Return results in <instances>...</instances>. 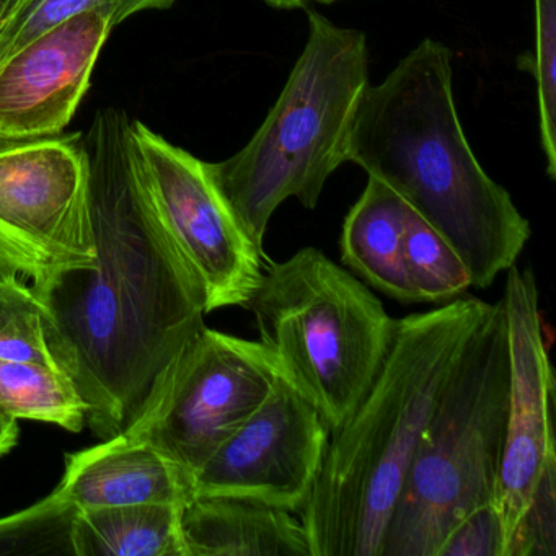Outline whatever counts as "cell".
Wrapping results in <instances>:
<instances>
[{
  "label": "cell",
  "mask_w": 556,
  "mask_h": 556,
  "mask_svg": "<svg viewBox=\"0 0 556 556\" xmlns=\"http://www.w3.org/2000/svg\"><path fill=\"white\" fill-rule=\"evenodd\" d=\"M409 206L379 178L369 177L366 190L343 224L341 262L367 286L387 298L412 304V286L403 266V237Z\"/></svg>",
  "instance_id": "cell-15"
},
{
  "label": "cell",
  "mask_w": 556,
  "mask_h": 556,
  "mask_svg": "<svg viewBox=\"0 0 556 556\" xmlns=\"http://www.w3.org/2000/svg\"><path fill=\"white\" fill-rule=\"evenodd\" d=\"M15 4V0H0V24L4 22V18L8 17L9 12H11L12 5Z\"/></svg>",
  "instance_id": "cell-27"
},
{
  "label": "cell",
  "mask_w": 556,
  "mask_h": 556,
  "mask_svg": "<svg viewBox=\"0 0 556 556\" xmlns=\"http://www.w3.org/2000/svg\"><path fill=\"white\" fill-rule=\"evenodd\" d=\"M348 162L396 191L458 253L471 288L516 265L532 229L475 157L455 109L452 53L426 38L357 105Z\"/></svg>",
  "instance_id": "cell-2"
},
{
  "label": "cell",
  "mask_w": 556,
  "mask_h": 556,
  "mask_svg": "<svg viewBox=\"0 0 556 556\" xmlns=\"http://www.w3.org/2000/svg\"><path fill=\"white\" fill-rule=\"evenodd\" d=\"M311 2H320V4H331V2H337V0H311Z\"/></svg>",
  "instance_id": "cell-28"
},
{
  "label": "cell",
  "mask_w": 556,
  "mask_h": 556,
  "mask_svg": "<svg viewBox=\"0 0 556 556\" xmlns=\"http://www.w3.org/2000/svg\"><path fill=\"white\" fill-rule=\"evenodd\" d=\"M185 504L144 503L79 509L73 522L76 556H188Z\"/></svg>",
  "instance_id": "cell-16"
},
{
  "label": "cell",
  "mask_w": 556,
  "mask_h": 556,
  "mask_svg": "<svg viewBox=\"0 0 556 556\" xmlns=\"http://www.w3.org/2000/svg\"><path fill=\"white\" fill-rule=\"evenodd\" d=\"M438 556H504V535L493 503L465 517L442 543Z\"/></svg>",
  "instance_id": "cell-24"
},
{
  "label": "cell",
  "mask_w": 556,
  "mask_h": 556,
  "mask_svg": "<svg viewBox=\"0 0 556 556\" xmlns=\"http://www.w3.org/2000/svg\"><path fill=\"white\" fill-rule=\"evenodd\" d=\"M18 425L17 419L9 418V416L0 413V455H5L17 445Z\"/></svg>",
  "instance_id": "cell-25"
},
{
  "label": "cell",
  "mask_w": 556,
  "mask_h": 556,
  "mask_svg": "<svg viewBox=\"0 0 556 556\" xmlns=\"http://www.w3.org/2000/svg\"><path fill=\"white\" fill-rule=\"evenodd\" d=\"M113 25L83 14L34 38L0 63V141L60 136L90 87Z\"/></svg>",
  "instance_id": "cell-12"
},
{
  "label": "cell",
  "mask_w": 556,
  "mask_h": 556,
  "mask_svg": "<svg viewBox=\"0 0 556 556\" xmlns=\"http://www.w3.org/2000/svg\"><path fill=\"white\" fill-rule=\"evenodd\" d=\"M181 527L188 556H311L294 513L242 497H190Z\"/></svg>",
  "instance_id": "cell-14"
},
{
  "label": "cell",
  "mask_w": 556,
  "mask_h": 556,
  "mask_svg": "<svg viewBox=\"0 0 556 556\" xmlns=\"http://www.w3.org/2000/svg\"><path fill=\"white\" fill-rule=\"evenodd\" d=\"M403 266L419 304H444L471 288L470 273L458 253L412 207L403 237Z\"/></svg>",
  "instance_id": "cell-18"
},
{
  "label": "cell",
  "mask_w": 556,
  "mask_h": 556,
  "mask_svg": "<svg viewBox=\"0 0 556 556\" xmlns=\"http://www.w3.org/2000/svg\"><path fill=\"white\" fill-rule=\"evenodd\" d=\"M243 308L279 374L330 432L356 412L395 334V318L366 282L314 247L269 263Z\"/></svg>",
  "instance_id": "cell-5"
},
{
  "label": "cell",
  "mask_w": 556,
  "mask_h": 556,
  "mask_svg": "<svg viewBox=\"0 0 556 556\" xmlns=\"http://www.w3.org/2000/svg\"><path fill=\"white\" fill-rule=\"evenodd\" d=\"M490 307L462 295L396 320L376 380L331 432L311 500L299 514L311 556H382L422 432Z\"/></svg>",
  "instance_id": "cell-3"
},
{
  "label": "cell",
  "mask_w": 556,
  "mask_h": 556,
  "mask_svg": "<svg viewBox=\"0 0 556 556\" xmlns=\"http://www.w3.org/2000/svg\"><path fill=\"white\" fill-rule=\"evenodd\" d=\"M125 123L119 113H103L86 142L96 260L31 288L51 357L105 441L141 415L207 314L200 282L129 170Z\"/></svg>",
  "instance_id": "cell-1"
},
{
  "label": "cell",
  "mask_w": 556,
  "mask_h": 556,
  "mask_svg": "<svg viewBox=\"0 0 556 556\" xmlns=\"http://www.w3.org/2000/svg\"><path fill=\"white\" fill-rule=\"evenodd\" d=\"M0 359L53 364L43 330V311L30 286L0 278Z\"/></svg>",
  "instance_id": "cell-21"
},
{
  "label": "cell",
  "mask_w": 556,
  "mask_h": 556,
  "mask_svg": "<svg viewBox=\"0 0 556 556\" xmlns=\"http://www.w3.org/2000/svg\"><path fill=\"white\" fill-rule=\"evenodd\" d=\"M281 376L268 350L204 327L165 370L126 434L152 442L188 478L268 399Z\"/></svg>",
  "instance_id": "cell-9"
},
{
  "label": "cell",
  "mask_w": 556,
  "mask_h": 556,
  "mask_svg": "<svg viewBox=\"0 0 556 556\" xmlns=\"http://www.w3.org/2000/svg\"><path fill=\"white\" fill-rule=\"evenodd\" d=\"M503 308L509 350V405L493 504L504 535V556L549 454L556 452L552 403L555 379L543 333L532 268L507 269Z\"/></svg>",
  "instance_id": "cell-11"
},
{
  "label": "cell",
  "mask_w": 556,
  "mask_h": 556,
  "mask_svg": "<svg viewBox=\"0 0 556 556\" xmlns=\"http://www.w3.org/2000/svg\"><path fill=\"white\" fill-rule=\"evenodd\" d=\"M263 2L275 9H299L307 5L311 0H263Z\"/></svg>",
  "instance_id": "cell-26"
},
{
  "label": "cell",
  "mask_w": 556,
  "mask_h": 556,
  "mask_svg": "<svg viewBox=\"0 0 556 556\" xmlns=\"http://www.w3.org/2000/svg\"><path fill=\"white\" fill-rule=\"evenodd\" d=\"M0 413L83 431L87 403L71 377L53 364L0 359Z\"/></svg>",
  "instance_id": "cell-17"
},
{
  "label": "cell",
  "mask_w": 556,
  "mask_h": 556,
  "mask_svg": "<svg viewBox=\"0 0 556 556\" xmlns=\"http://www.w3.org/2000/svg\"><path fill=\"white\" fill-rule=\"evenodd\" d=\"M77 509L54 490L40 503L0 519V555H74Z\"/></svg>",
  "instance_id": "cell-20"
},
{
  "label": "cell",
  "mask_w": 556,
  "mask_h": 556,
  "mask_svg": "<svg viewBox=\"0 0 556 556\" xmlns=\"http://www.w3.org/2000/svg\"><path fill=\"white\" fill-rule=\"evenodd\" d=\"M369 86L366 35L308 12V38L278 102L249 144L207 164L249 239L263 250L275 211L289 198L315 210L348 162L351 128Z\"/></svg>",
  "instance_id": "cell-4"
},
{
  "label": "cell",
  "mask_w": 556,
  "mask_h": 556,
  "mask_svg": "<svg viewBox=\"0 0 556 556\" xmlns=\"http://www.w3.org/2000/svg\"><path fill=\"white\" fill-rule=\"evenodd\" d=\"M129 170L154 216L203 289L206 312L243 307L266 256L243 232L206 162L165 141L144 123H125Z\"/></svg>",
  "instance_id": "cell-8"
},
{
  "label": "cell",
  "mask_w": 556,
  "mask_h": 556,
  "mask_svg": "<svg viewBox=\"0 0 556 556\" xmlns=\"http://www.w3.org/2000/svg\"><path fill=\"white\" fill-rule=\"evenodd\" d=\"M506 556H556V452L543 465Z\"/></svg>",
  "instance_id": "cell-23"
},
{
  "label": "cell",
  "mask_w": 556,
  "mask_h": 556,
  "mask_svg": "<svg viewBox=\"0 0 556 556\" xmlns=\"http://www.w3.org/2000/svg\"><path fill=\"white\" fill-rule=\"evenodd\" d=\"M58 494L79 509L126 504H187L191 481L152 442L122 434L66 455Z\"/></svg>",
  "instance_id": "cell-13"
},
{
  "label": "cell",
  "mask_w": 556,
  "mask_h": 556,
  "mask_svg": "<svg viewBox=\"0 0 556 556\" xmlns=\"http://www.w3.org/2000/svg\"><path fill=\"white\" fill-rule=\"evenodd\" d=\"M509 405L503 302L491 304L422 432L382 556H438L448 533L493 503Z\"/></svg>",
  "instance_id": "cell-6"
},
{
  "label": "cell",
  "mask_w": 556,
  "mask_h": 556,
  "mask_svg": "<svg viewBox=\"0 0 556 556\" xmlns=\"http://www.w3.org/2000/svg\"><path fill=\"white\" fill-rule=\"evenodd\" d=\"M93 260L90 157L83 135L0 148V278L38 288Z\"/></svg>",
  "instance_id": "cell-7"
},
{
  "label": "cell",
  "mask_w": 556,
  "mask_h": 556,
  "mask_svg": "<svg viewBox=\"0 0 556 556\" xmlns=\"http://www.w3.org/2000/svg\"><path fill=\"white\" fill-rule=\"evenodd\" d=\"M330 435L317 408L279 376L268 399L191 477V497H242L301 514Z\"/></svg>",
  "instance_id": "cell-10"
},
{
  "label": "cell",
  "mask_w": 556,
  "mask_h": 556,
  "mask_svg": "<svg viewBox=\"0 0 556 556\" xmlns=\"http://www.w3.org/2000/svg\"><path fill=\"white\" fill-rule=\"evenodd\" d=\"M177 0H15L0 24V63L56 25L83 14L105 15L113 28L144 11H161Z\"/></svg>",
  "instance_id": "cell-19"
},
{
  "label": "cell",
  "mask_w": 556,
  "mask_h": 556,
  "mask_svg": "<svg viewBox=\"0 0 556 556\" xmlns=\"http://www.w3.org/2000/svg\"><path fill=\"white\" fill-rule=\"evenodd\" d=\"M535 56L530 73L536 83L540 141L546 174L556 178V0H535Z\"/></svg>",
  "instance_id": "cell-22"
}]
</instances>
